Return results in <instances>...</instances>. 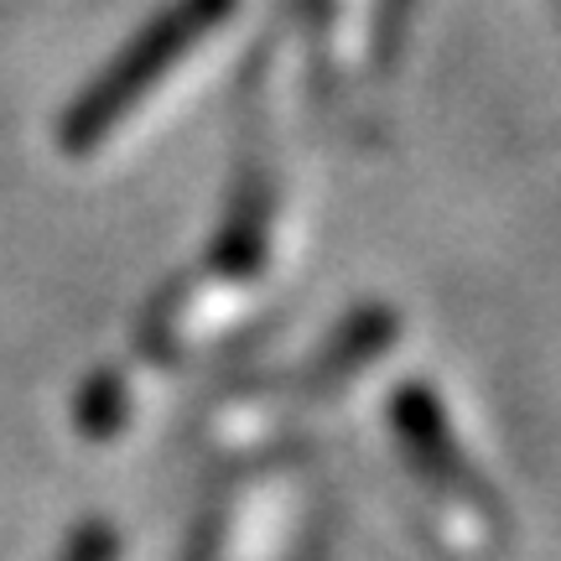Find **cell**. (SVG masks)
<instances>
[{"label": "cell", "mask_w": 561, "mask_h": 561, "mask_svg": "<svg viewBox=\"0 0 561 561\" xmlns=\"http://www.w3.org/2000/svg\"><path fill=\"white\" fill-rule=\"evenodd\" d=\"M390 432L401 437L411 473L426 483V494H437L447 510L468 515L473 525H500V504L494 489L483 483V473H473V462L462 458L453 426L442 416V401H432V390L405 385L401 396L390 401Z\"/></svg>", "instance_id": "6da1fadb"}, {"label": "cell", "mask_w": 561, "mask_h": 561, "mask_svg": "<svg viewBox=\"0 0 561 561\" xmlns=\"http://www.w3.org/2000/svg\"><path fill=\"white\" fill-rule=\"evenodd\" d=\"M224 11V0H208V5H187V11H178V16L167 21V26H161V37L157 42H146V47H140L136 58L125 62L121 68V79L115 83H104L100 94H94V100L83 104L79 115H73V140H83V136H100L104 130V121H115V115H121L125 104L136 100V89L146 79H151V73H161V68H167V62L178 58L182 53V42H193V32H198L203 21H214Z\"/></svg>", "instance_id": "7a4b0ae2"}, {"label": "cell", "mask_w": 561, "mask_h": 561, "mask_svg": "<svg viewBox=\"0 0 561 561\" xmlns=\"http://www.w3.org/2000/svg\"><path fill=\"white\" fill-rule=\"evenodd\" d=\"M121 426H125V390L115 375H100V380L79 396V432L104 442V437H115Z\"/></svg>", "instance_id": "3957f363"}, {"label": "cell", "mask_w": 561, "mask_h": 561, "mask_svg": "<svg viewBox=\"0 0 561 561\" xmlns=\"http://www.w3.org/2000/svg\"><path fill=\"white\" fill-rule=\"evenodd\" d=\"M58 561H121V530L110 520H83L68 546H62Z\"/></svg>", "instance_id": "277c9868"}, {"label": "cell", "mask_w": 561, "mask_h": 561, "mask_svg": "<svg viewBox=\"0 0 561 561\" xmlns=\"http://www.w3.org/2000/svg\"><path fill=\"white\" fill-rule=\"evenodd\" d=\"M219 557H224V504H208L182 561H219Z\"/></svg>", "instance_id": "5b68a950"}, {"label": "cell", "mask_w": 561, "mask_h": 561, "mask_svg": "<svg viewBox=\"0 0 561 561\" xmlns=\"http://www.w3.org/2000/svg\"><path fill=\"white\" fill-rule=\"evenodd\" d=\"M286 561H328V525H312L307 536L297 541V551Z\"/></svg>", "instance_id": "8992f818"}]
</instances>
